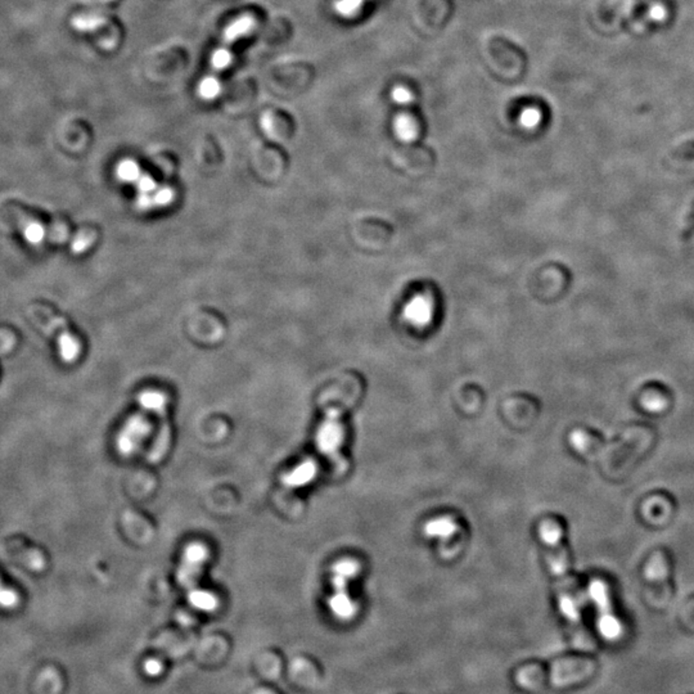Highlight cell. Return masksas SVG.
<instances>
[{"mask_svg":"<svg viewBox=\"0 0 694 694\" xmlns=\"http://www.w3.org/2000/svg\"><path fill=\"white\" fill-rule=\"evenodd\" d=\"M222 92V85L215 76H207L198 86V94L206 101H211Z\"/></svg>","mask_w":694,"mask_h":694,"instance_id":"cell-16","label":"cell"},{"mask_svg":"<svg viewBox=\"0 0 694 694\" xmlns=\"http://www.w3.org/2000/svg\"><path fill=\"white\" fill-rule=\"evenodd\" d=\"M173 200L174 191L169 187H163V188L157 189L152 195L154 206H157V207H165V206L171 204Z\"/></svg>","mask_w":694,"mask_h":694,"instance_id":"cell-18","label":"cell"},{"mask_svg":"<svg viewBox=\"0 0 694 694\" xmlns=\"http://www.w3.org/2000/svg\"><path fill=\"white\" fill-rule=\"evenodd\" d=\"M136 204L139 208L142 210H148L154 206V201H152V195L151 194L139 193L138 198H136Z\"/></svg>","mask_w":694,"mask_h":694,"instance_id":"cell-24","label":"cell"},{"mask_svg":"<svg viewBox=\"0 0 694 694\" xmlns=\"http://www.w3.org/2000/svg\"><path fill=\"white\" fill-rule=\"evenodd\" d=\"M232 60H233V56L230 53L229 47L224 45L223 48H219L217 51H215L211 62H213L214 70L220 71V70H224L225 67H228Z\"/></svg>","mask_w":694,"mask_h":694,"instance_id":"cell-17","label":"cell"},{"mask_svg":"<svg viewBox=\"0 0 694 694\" xmlns=\"http://www.w3.org/2000/svg\"><path fill=\"white\" fill-rule=\"evenodd\" d=\"M390 163L395 170L408 176H423L436 164L432 149L417 143H403L390 154Z\"/></svg>","mask_w":694,"mask_h":694,"instance_id":"cell-1","label":"cell"},{"mask_svg":"<svg viewBox=\"0 0 694 694\" xmlns=\"http://www.w3.org/2000/svg\"><path fill=\"white\" fill-rule=\"evenodd\" d=\"M21 232L26 242L30 245H40L45 238V228L39 222L30 219V217H22L20 220Z\"/></svg>","mask_w":694,"mask_h":694,"instance_id":"cell-13","label":"cell"},{"mask_svg":"<svg viewBox=\"0 0 694 694\" xmlns=\"http://www.w3.org/2000/svg\"><path fill=\"white\" fill-rule=\"evenodd\" d=\"M352 570L354 567L348 562H341L335 567L333 585L336 594L329 599V608L339 620H350L355 614V606L345 590L347 577L352 573Z\"/></svg>","mask_w":694,"mask_h":694,"instance_id":"cell-5","label":"cell"},{"mask_svg":"<svg viewBox=\"0 0 694 694\" xmlns=\"http://www.w3.org/2000/svg\"><path fill=\"white\" fill-rule=\"evenodd\" d=\"M649 16H651V20L654 22H662L667 17V10L662 4H654L649 10Z\"/></svg>","mask_w":694,"mask_h":694,"instance_id":"cell-22","label":"cell"},{"mask_svg":"<svg viewBox=\"0 0 694 694\" xmlns=\"http://www.w3.org/2000/svg\"><path fill=\"white\" fill-rule=\"evenodd\" d=\"M99 21L101 20H99V19H97V17H85V19H76L73 23H75V26H76V27H79L80 30H89V29H93V27L98 26V25L101 23Z\"/></svg>","mask_w":694,"mask_h":694,"instance_id":"cell-23","label":"cell"},{"mask_svg":"<svg viewBox=\"0 0 694 694\" xmlns=\"http://www.w3.org/2000/svg\"><path fill=\"white\" fill-rule=\"evenodd\" d=\"M138 403L144 411L152 413L154 416H156L158 422L161 423L164 431L170 433V427L167 424V411H166L167 398L165 396V394L160 392V391H152V390L144 391L139 395Z\"/></svg>","mask_w":694,"mask_h":694,"instance_id":"cell-8","label":"cell"},{"mask_svg":"<svg viewBox=\"0 0 694 694\" xmlns=\"http://www.w3.org/2000/svg\"><path fill=\"white\" fill-rule=\"evenodd\" d=\"M117 178L125 183H136L142 176V170L139 165L133 160H123L116 167Z\"/></svg>","mask_w":694,"mask_h":694,"instance_id":"cell-15","label":"cell"},{"mask_svg":"<svg viewBox=\"0 0 694 694\" xmlns=\"http://www.w3.org/2000/svg\"><path fill=\"white\" fill-rule=\"evenodd\" d=\"M144 671L149 676H157L163 673V664L158 660H147L144 662Z\"/></svg>","mask_w":694,"mask_h":694,"instance_id":"cell-21","label":"cell"},{"mask_svg":"<svg viewBox=\"0 0 694 694\" xmlns=\"http://www.w3.org/2000/svg\"><path fill=\"white\" fill-rule=\"evenodd\" d=\"M341 427L335 417V413L328 414L327 419L322 423L318 431L317 442L319 449L323 451V454H335L341 442Z\"/></svg>","mask_w":694,"mask_h":694,"instance_id":"cell-7","label":"cell"},{"mask_svg":"<svg viewBox=\"0 0 694 694\" xmlns=\"http://www.w3.org/2000/svg\"><path fill=\"white\" fill-rule=\"evenodd\" d=\"M152 422L143 413L134 414L123 423L116 438V448L123 457H132L152 433Z\"/></svg>","mask_w":694,"mask_h":694,"instance_id":"cell-3","label":"cell"},{"mask_svg":"<svg viewBox=\"0 0 694 694\" xmlns=\"http://www.w3.org/2000/svg\"><path fill=\"white\" fill-rule=\"evenodd\" d=\"M188 602L193 608L202 612H213L219 606V599L214 593L200 589L197 586L188 590Z\"/></svg>","mask_w":694,"mask_h":694,"instance_id":"cell-11","label":"cell"},{"mask_svg":"<svg viewBox=\"0 0 694 694\" xmlns=\"http://www.w3.org/2000/svg\"><path fill=\"white\" fill-rule=\"evenodd\" d=\"M254 19H251L250 16H245V17H241L238 20L235 21L226 30L224 34V45H232L238 38L246 35L248 31L251 30L254 27Z\"/></svg>","mask_w":694,"mask_h":694,"instance_id":"cell-14","label":"cell"},{"mask_svg":"<svg viewBox=\"0 0 694 694\" xmlns=\"http://www.w3.org/2000/svg\"><path fill=\"white\" fill-rule=\"evenodd\" d=\"M36 317L43 319L47 324V327L56 329V333L58 335V347H60V355L64 363H72L76 360V357L80 354V344L76 341V338L71 336L67 331L66 323L61 318L54 317L49 310L47 309H35Z\"/></svg>","mask_w":694,"mask_h":694,"instance_id":"cell-6","label":"cell"},{"mask_svg":"<svg viewBox=\"0 0 694 694\" xmlns=\"http://www.w3.org/2000/svg\"><path fill=\"white\" fill-rule=\"evenodd\" d=\"M0 588H1V585H0Z\"/></svg>","mask_w":694,"mask_h":694,"instance_id":"cell-26","label":"cell"},{"mask_svg":"<svg viewBox=\"0 0 694 694\" xmlns=\"http://www.w3.org/2000/svg\"><path fill=\"white\" fill-rule=\"evenodd\" d=\"M589 597L597 606L598 630L606 641H617L623 635V625L612 612L610 593L604 582L594 580L589 585Z\"/></svg>","mask_w":694,"mask_h":694,"instance_id":"cell-2","label":"cell"},{"mask_svg":"<svg viewBox=\"0 0 694 694\" xmlns=\"http://www.w3.org/2000/svg\"><path fill=\"white\" fill-rule=\"evenodd\" d=\"M17 602L19 597L16 593L7 588H0V606L3 608H12L17 604Z\"/></svg>","mask_w":694,"mask_h":694,"instance_id":"cell-20","label":"cell"},{"mask_svg":"<svg viewBox=\"0 0 694 694\" xmlns=\"http://www.w3.org/2000/svg\"><path fill=\"white\" fill-rule=\"evenodd\" d=\"M208 554V548L202 542H191L184 548L176 570V580L185 590H191L197 586L204 564L210 557Z\"/></svg>","mask_w":694,"mask_h":694,"instance_id":"cell-4","label":"cell"},{"mask_svg":"<svg viewBox=\"0 0 694 694\" xmlns=\"http://www.w3.org/2000/svg\"><path fill=\"white\" fill-rule=\"evenodd\" d=\"M644 407L648 409V410H654V411H658L661 409L664 408L665 404L662 400H657V398H651V400H645L644 401Z\"/></svg>","mask_w":694,"mask_h":694,"instance_id":"cell-25","label":"cell"},{"mask_svg":"<svg viewBox=\"0 0 694 694\" xmlns=\"http://www.w3.org/2000/svg\"><path fill=\"white\" fill-rule=\"evenodd\" d=\"M317 476V466L313 460L301 462L294 470L283 476V483L289 489H300L309 485Z\"/></svg>","mask_w":694,"mask_h":694,"instance_id":"cell-9","label":"cell"},{"mask_svg":"<svg viewBox=\"0 0 694 694\" xmlns=\"http://www.w3.org/2000/svg\"><path fill=\"white\" fill-rule=\"evenodd\" d=\"M387 224L388 223L383 222V220H379V219H366L363 222V225L366 226V248L377 250V248H383L385 246L388 245L392 235H374V232L385 228Z\"/></svg>","mask_w":694,"mask_h":694,"instance_id":"cell-10","label":"cell"},{"mask_svg":"<svg viewBox=\"0 0 694 694\" xmlns=\"http://www.w3.org/2000/svg\"><path fill=\"white\" fill-rule=\"evenodd\" d=\"M136 188H138L139 193L151 194L157 189V184L154 182L152 176H149L147 174H142V176L136 182Z\"/></svg>","mask_w":694,"mask_h":694,"instance_id":"cell-19","label":"cell"},{"mask_svg":"<svg viewBox=\"0 0 694 694\" xmlns=\"http://www.w3.org/2000/svg\"><path fill=\"white\" fill-rule=\"evenodd\" d=\"M395 129L404 143H416V141L420 135L419 121L410 115H403L398 117L395 123Z\"/></svg>","mask_w":694,"mask_h":694,"instance_id":"cell-12","label":"cell"}]
</instances>
